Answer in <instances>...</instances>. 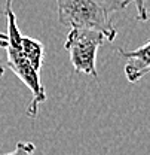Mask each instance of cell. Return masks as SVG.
I'll return each mask as SVG.
<instances>
[{"label": "cell", "mask_w": 150, "mask_h": 155, "mask_svg": "<svg viewBox=\"0 0 150 155\" xmlns=\"http://www.w3.org/2000/svg\"><path fill=\"white\" fill-rule=\"evenodd\" d=\"M131 3L132 0H56L58 21L65 27L98 31L113 42L117 36L114 14Z\"/></svg>", "instance_id": "cell-1"}, {"label": "cell", "mask_w": 150, "mask_h": 155, "mask_svg": "<svg viewBox=\"0 0 150 155\" xmlns=\"http://www.w3.org/2000/svg\"><path fill=\"white\" fill-rule=\"evenodd\" d=\"M3 12L8 22V33H0V46L5 48L8 52V67L31 91L33 97L27 107V116L33 119L39 115V106L46 101V91L40 81V73L30 66V63L21 52L22 33L19 31L17 15L12 9V0H6Z\"/></svg>", "instance_id": "cell-2"}, {"label": "cell", "mask_w": 150, "mask_h": 155, "mask_svg": "<svg viewBox=\"0 0 150 155\" xmlns=\"http://www.w3.org/2000/svg\"><path fill=\"white\" fill-rule=\"evenodd\" d=\"M106 42L104 35L86 30V28H72L65 39L64 48L70 55V63L76 72L85 73L88 76L97 78V52Z\"/></svg>", "instance_id": "cell-3"}, {"label": "cell", "mask_w": 150, "mask_h": 155, "mask_svg": "<svg viewBox=\"0 0 150 155\" xmlns=\"http://www.w3.org/2000/svg\"><path fill=\"white\" fill-rule=\"evenodd\" d=\"M116 52L126 60L125 76L131 84L138 82L150 72V42H146L144 45H141L132 51H125L122 48H117Z\"/></svg>", "instance_id": "cell-4"}, {"label": "cell", "mask_w": 150, "mask_h": 155, "mask_svg": "<svg viewBox=\"0 0 150 155\" xmlns=\"http://www.w3.org/2000/svg\"><path fill=\"white\" fill-rule=\"evenodd\" d=\"M21 52L24 58L30 63V66L40 73L42 66H43V60H45V46L43 43L37 39L24 36L21 38Z\"/></svg>", "instance_id": "cell-5"}, {"label": "cell", "mask_w": 150, "mask_h": 155, "mask_svg": "<svg viewBox=\"0 0 150 155\" xmlns=\"http://www.w3.org/2000/svg\"><path fill=\"white\" fill-rule=\"evenodd\" d=\"M34 151H36L34 143H31V142H19L17 145V148L12 152L3 154V155H31Z\"/></svg>", "instance_id": "cell-6"}, {"label": "cell", "mask_w": 150, "mask_h": 155, "mask_svg": "<svg viewBox=\"0 0 150 155\" xmlns=\"http://www.w3.org/2000/svg\"><path fill=\"white\" fill-rule=\"evenodd\" d=\"M137 9V19L140 22H146L149 19V14H147V5L146 0H132Z\"/></svg>", "instance_id": "cell-7"}, {"label": "cell", "mask_w": 150, "mask_h": 155, "mask_svg": "<svg viewBox=\"0 0 150 155\" xmlns=\"http://www.w3.org/2000/svg\"><path fill=\"white\" fill-rule=\"evenodd\" d=\"M3 73H5V67H3V64H2V61H0V78L3 76Z\"/></svg>", "instance_id": "cell-8"}]
</instances>
